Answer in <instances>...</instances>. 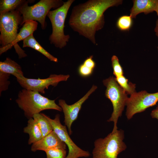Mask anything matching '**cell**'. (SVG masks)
<instances>
[{"label": "cell", "instance_id": "obj_1", "mask_svg": "<svg viewBox=\"0 0 158 158\" xmlns=\"http://www.w3.org/2000/svg\"><path fill=\"white\" fill-rule=\"evenodd\" d=\"M121 0H89L74 6L69 20L71 28L96 44V32L103 27L104 13L109 8L122 4Z\"/></svg>", "mask_w": 158, "mask_h": 158}, {"label": "cell", "instance_id": "obj_2", "mask_svg": "<svg viewBox=\"0 0 158 158\" xmlns=\"http://www.w3.org/2000/svg\"><path fill=\"white\" fill-rule=\"evenodd\" d=\"M16 101L28 119L43 110L51 109L62 111L61 108L56 103L55 100L43 96L38 92L25 89L20 91Z\"/></svg>", "mask_w": 158, "mask_h": 158}, {"label": "cell", "instance_id": "obj_3", "mask_svg": "<svg viewBox=\"0 0 158 158\" xmlns=\"http://www.w3.org/2000/svg\"><path fill=\"white\" fill-rule=\"evenodd\" d=\"M124 137V131L120 129L111 132L104 138L96 140L92 152V158H117L127 148L123 141Z\"/></svg>", "mask_w": 158, "mask_h": 158}, {"label": "cell", "instance_id": "obj_4", "mask_svg": "<svg viewBox=\"0 0 158 158\" xmlns=\"http://www.w3.org/2000/svg\"><path fill=\"white\" fill-rule=\"evenodd\" d=\"M74 0H68L64 2L63 5L57 9L50 11L47 16L52 26V33L49 37L51 44L60 49L65 47L70 38L68 35L64 34L65 22L67 14Z\"/></svg>", "mask_w": 158, "mask_h": 158}, {"label": "cell", "instance_id": "obj_5", "mask_svg": "<svg viewBox=\"0 0 158 158\" xmlns=\"http://www.w3.org/2000/svg\"><path fill=\"white\" fill-rule=\"evenodd\" d=\"M103 83L106 87L105 96L110 100L113 107V111L107 121L114 122L112 132H114L118 130V120L122 116L128 97L127 93L117 82L115 78L110 76L104 80Z\"/></svg>", "mask_w": 158, "mask_h": 158}, {"label": "cell", "instance_id": "obj_6", "mask_svg": "<svg viewBox=\"0 0 158 158\" xmlns=\"http://www.w3.org/2000/svg\"><path fill=\"white\" fill-rule=\"evenodd\" d=\"M34 1V0H30L18 9L22 15L21 25L28 20L37 21L41 24L43 30L45 29L47 27L45 18L50 9L52 8L57 9L61 6L64 3L61 0H41L33 5L28 6L29 3Z\"/></svg>", "mask_w": 158, "mask_h": 158}, {"label": "cell", "instance_id": "obj_7", "mask_svg": "<svg viewBox=\"0 0 158 158\" xmlns=\"http://www.w3.org/2000/svg\"><path fill=\"white\" fill-rule=\"evenodd\" d=\"M18 10L0 14V43L1 47L13 42L18 35V25H21L22 16Z\"/></svg>", "mask_w": 158, "mask_h": 158}, {"label": "cell", "instance_id": "obj_8", "mask_svg": "<svg viewBox=\"0 0 158 158\" xmlns=\"http://www.w3.org/2000/svg\"><path fill=\"white\" fill-rule=\"evenodd\" d=\"M158 102V92L150 93L145 90L135 92L130 95L127 100L126 115L128 120L134 115L144 111L155 105Z\"/></svg>", "mask_w": 158, "mask_h": 158}, {"label": "cell", "instance_id": "obj_9", "mask_svg": "<svg viewBox=\"0 0 158 158\" xmlns=\"http://www.w3.org/2000/svg\"><path fill=\"white\" fill-rule=\"evenodd\" d=\"M44 115L51 124L53 130L68 147V152L66 158L87 157L90 156L88 151L81 149L71 139L66 126L61 123L59 114H56L53 119L45 114Z\"/></svg>", "mask_w": 158, "mask_h": 158}, {"label": "cell", "instance_id": "obj_10", "mask_svg": "<svg viewBox=\"0 0 158 158\" xmlns=\"http://www.w3.org/2000/svg\"><path fill=\"white\" fill-rule=\"evenodd\" d=\"M69 77L68 75L54 74L44 79L28 78L24 77L21 79L17 80L23 89L44 94L45 89H47L50 86L55 87L59 82L67 80Z\"/></svg>", "mask_w": 158, "mask_h": 158}, {"label": "cell", "instance_id": "obj_11", "mask_svg": "<svg viewBox=\"0 0 158 158\" xmlns=\"http://www.w3.org/2000/svg\"><path fill=\"white\" fill-rule=\"evenodd\" d=\"M97 88V87L93 85L83 97L72 105H69L67 104L65 101L63 99L59 100V105L61 108L64 114V122L67 128L70 135L72 133L71 129L72 124L77 119L83 104Z\"/></svg>", "mask_w": 158, "mask_h": 158}, {"label": "cell", "instance_id": "obj_12", "mask_svg": "<svg viewBox=\"0 0 158 158\" xmlns=\"http://www.w3.org/2000/svg\"><path fill=\"white\" fill-rule=\"evenodd\" d=\"M37 25L38 23L36 21L30 20L25 22L20 29L15 40L8 45L3 47H0V54L6 52L14 46L19 58L26 56L27 55L25 51L21 49L17 43L33 34L34 32L37 30Z\"/></svg>", "mask_w": 158, "mask_h": 158}, {"label": "cell", "instance_id": "obj_13", "mask_svg": "<svg viewBox=\"0 0 158 158\" xmlns=\"http://www.w3.org/2000/svg\"><path fill=\"white\" fill-rule=\"evenodd\" d=\"M66 145L53 130L41 140L32 144L31 150L45 151L51 149H61L66 150Z\"/></svg>", "mask_w": 158, "mask_h": 158}, {"label": "cell", "instance_id": "obj_14", "mask_svg": "<svg viewBox=\"0 0 158 158\" xmlns=\"http://www.w3.org/2000/svg\"><path fill=\"white\" fill-rule=\"evenodd\" d=\"M133 2L130 15L132 18L140 13L147 14L155 11L158 4V0H134Z\"/></svg>", "mask_w": 158, "mask_h": 158}, {"label": "cell", "instance_id": "obj_15", "mask_svg": "<svg viewBox=\"0 0 158 158\" xmlns=\"http://www.w3.org/2000/svg\"><path fill=\"white\" fill-rule=\"evenodd\" d=\"M0 71L11 74L16 77L17 79L24 77L20 66L8 57L4 61L0 62Z\"/></svg>", "mask_w": 158, "mask_h": 158}, {"label": "cell", "instance_id": "obj_16", "mask_svg": "<svg viewBox=\"0 0 158 158\" xmlns=\"http://www.w3.org/2000/svg\"><path fill=\"white\" fill-rule=\"evenodd\" d=\"M23 132L29 135V145L32 144L41 140L42 135L37 122L33 118L28 119L27 126L23 128Z\"/></svg>", "mask_w": 158, "mask_h": 158}, {"label": "cell", "instance_id": "obj_17", "mask_svg": "<svg viewBox=\"0 0 158 158\" xmlns=\"http://www.w3.org/2000/svg\"><path fill=\"white\" fill-rule=\"evenodd\" d=\"M23 41V47H31L42 54L50 61L56 62H58L57 59L42 47L35 40L33 34L28 37Z\"/></svg>", "mask_w": 158, "mask_h": 158}, {"label": "cell", "instance_id": "obj_18", "mask_svg": "<svg viewBox=\"0 0 158 158\" xmlns=\"http://www.w3.org/2000/svg\"><path fill=\"white\" fill-rule=\"evenodd\" d=\"M33 118L37 122L42 133L43 138L53 130L52 126L43 113L34 114Z\"/></svg>", "mask_w": 158, "mask_h": 158}, {"label": "cell", "instance_id": "obj_19", "mask_svg": "<svg viewBox=\"0 0 158 158\" xmlns=\"http://www.w3.org/2000/svg\"><path fill=\"white\" fill-rule=\"evenodd\" d=\"M30 0H1L0 14L18 10L19 7Z\"/></svg>", "mask_w": 158, "mask_h": 158}, {"label": "cell", "instance_id": "obj_20", "mask_svg": "<svg viewBox=\"0 0 158 158\" xmlns=\"http://www.w3.org/2000/svg\"><path fill=\"white\" fill-rule=\"evenodd\" d=\"M119 85L124 90L127 94L130 95L136 92V84L128 82V79L123 75L115 77Z\"/></svg>", "mask_w": 158, "mask_h": 158}, {"label": "cell", "instance_id": "obj_21", "mask_svg": "<svg viewBox=\"0 0 158 158\" xmlns=\"http://www.w3.org/2000/svg\"><path fill=\"white\" fill-rule=\"evenodd\" d=\"M131 16L127 15L123 16L118 19L116 25L120 30L125 31L128 30L132 25V19Z\"/></svg>", "mask_w": 158, "mask_h": 158}, {"label": "cell", "instance_id": "obj_22", "mask_svg": "<svg viewBox=\"0 0 158 158\" xmlns=\"http://www.w3.org/2000/svg\"><path fill=\"white\" fill-rule=\"evenodd\" d=\"M46 158H66V150L61 149H54L47 150L45 152Z\"/></svg>", "mask_w": 158, "mask_h": 158}, {"label": "cell", "instance_id": "obj_23", "mask_svg": "<svg viewBox=\"0 0 158 158\" xmlns=\"http://www.w3.org/2000/svg\"><path fill=\"white\" fill-rule=\"evenodd\" d=\"M111 61L113 74L115 77L123 75V69L119 63L118 57L116 55H113L111 57Z\"/></svg>", "mask_w": 158, "mask_h": 158}, {"label": "cell", "instance_id": "obj_24", "mask_svg": "<svg viewBox=\"0 0 158 158\" xmlns=\"http://www.w3.org/2000/svg\"><path fill=\"white\" fill-rule=\"evenodd\" d=\"M10 74L0 71V93L6 90L10 84L8 81Z\"/></svg>", "mask_w": 158, "mask_h": 158}, {"label": "cell", "instance_id": "obj_25", "mask_svg": "<svg viewBox=\"0 0 158 158\" xmlns=\"http://www.w3.org/2000/svg\"><path fill=\"white\" fill-rule=\"evenodd\" d=\"M93 69L86 66L83 63L80 65L78 69L79 74L82 76L86 77L90 75Z\"/></svg>", "mask_w": 158, "mask_h": 158}, {"label": "cell", "instance_id": "obj_26", "mask_svg": "<svg viewBox=\"0 0 158 158\" xmlns=\"http://www.w3.org/2000/svg\"><path fill=\"white\" fill-rule=\"evenodd\" d=\"M93 56H90L84 61L83 64L87 67L94 70L95 66V63L93 59Z\"/></svg>", "mask_w": 158, "mask_h": 158}, {"label": "cell", "instance_id": "obj_27", "mask_svg": "<svg viewBox=\"0 0 158 158\" xmlns=\"http://www.w3.org/2000/svg\"><path fill=\"white\" fill-rule=\"evenodd\" d=\"M150 115L152 118H156L158 120V106L152 111Z\"/></svg>", "mask_w": 158, "mask_h": 158}, {"label": "cell", "instance_id": "obj_28", "mask_svg": "<svg viewBox=\"0 0 158 158\" xmlns=\"http://www.w3.org/2000/svg\"><path fill=\"white\" fill-rule=\"evenodd\" d=\"M155 34L158 38V18L157 20L155 27L154 29Z\"/></svg>", "mask_w": 158, "mask_h": 158}, {"label": "cell", "instance_id": "obj_29", "mask_svg": "<svg viewBox=\"0 0 158 158\" xmlns=\"http://www.w3.org/2000/svg\"><path fill=\"white\" fill-rule=\"evenodd\" d=\"M155 11L157 15L158 16V4L157 5V6L156 9Z\"/></svg>", "mask_w": 158, "mask_h": 158}, {"label": "cell", "instance_id": "obj_30", "mask_svg": "<svg viewBox=\"0 0 158 158\" xmlns=\"http://www.w3.org/2000/svg\"><path fill=\"white\" fill-rule=\"evenodd\" d=\"M157 50H158V47H157Z\"/></svg>", "mask_w": 158, "mask_h": 158}]
</instances>
